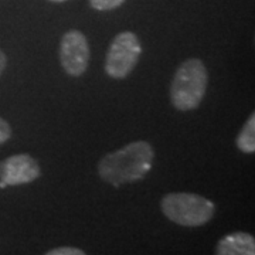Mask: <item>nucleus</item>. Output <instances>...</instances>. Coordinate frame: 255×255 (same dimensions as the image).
<instances>
[{
	"label": "nucleus",
	"instance_id": "obj_8",
	"mask_svg": "<svg viewBox=\"0 0 255 255\" xmlns=\"http://www.w3.org/2000/svg\"><path fill=\"white\" fill-rule=\"evenodd\" d=\"M238 150L247 155H253L255 152V115L254 112L248 117L244 127L241 128L236 140Z\"/></svg>",
	"mask_w": 255,
	"mask_h": 255
},
{
	"label": "nucleus",
	"instance_id": "obj_3",
	"mask_svg": "<svg viewBox=\"0 0 255 255\" xmlns=\"http://www.w3.org/2000/svg\"><path fill=\"white\" fill-rule=\"evenodd\" d=\"M164 217L182 227H201L216 214V204L196 193H169L160 201Z\"/></svg>",
	"mask_w": 255,
	"mask_h": 255
},
{
	"label": "nucleus",
	"instance_id": "obj_14",
	"mask_svg": "<svg viewBox=\"0 0 255 255\" xmlns=\"http://www.w3.org/2000/svg\"><path fill=\"white\" fill-rule=\"evenodd\" d=\"M51 3H64V1H67V0H50Z\"/></svg>",
	"mask_w": 255,
	"mask_h": 255
},
{
	"label": "nucleus",
	"instance_id": "obj_2",
	"mask_svg": "<svg viewBox=\"0 0 255 255\" xmlns=\"http://www.w3.org/2000/svg\"><path fill=\"white\" fill-rule=\"evenodd\" d=\"M209 74L200 58L191 57L176 70L170 84V102L182 112L199 108L207 91Z\"/></svg>",
	"mask_w": 255,
	"mask_h": 255
},
{
	"label": "nucleus",
	"instance_id": "obj_1",
	"mask_svg": "<svg viewBox=\"0 0 255 255\" xmlns=\"http://www.w3.org/2000/svg\"><path fill=\"white\" fill-rule=\"evenodd\" d=\"M155 162V150L146 140H137L105 155L98 162V174L105 183L119 187L145 179Z\"/></svg>",
	"mask_w": 255,
	"mask_h": 255
},
{
	"label": "nucleus",
	"instance_id": "obj_11",
	"mask_svg": "<svg viewBox=\"0 0 255 255\" xmlns=\"http://www.w3.org/2000/svg\"><path fill=\"white\" fill-rule=\"evenodd\" d=\"M11 137V127L10 124L0 117V145L6 143L7 140H10Z\"/></svg>",
	"mask_w": 255,
	"mask_h": 255
},
{
	"label": "nucleus",
	"instance_id": "obj_6",
	"mask_svg": "<svg viewBox=\"0 0 255 255\" xmlns=\"http://www.w3.org/2000/svg\"><path fill=\"white\" fill-rule=\"evenodd\" d=\"M41 176L40 164L31 155L20 153L0 162V180L7 186H21L37 180Z\"/></svg>",
	"mask_w": 255,
	"mask_h": 255
},
{
	"label": "nucleus",
	"instance_id": "obj_9",
	"mask_svg": "<svg viewBox=\"0 0 255 255\" xmlns=\"http://www.w3.org/2000/svg\"><path fill=\"white\" fill-rule=\"evenodd\" d=\"M125 0H90V6L97 11H111L121 7Z\"/></svg>",
	"mask_w": 255,
	"mask_h": 255
},
{
	"label": "nucleus",
	"instance_id": "obj_13",
	"mask_svg": "<svg viewBox=\"0 0 255 255\" xmlns=\"http://www.w3.org/2000/svg\"><path fill=\"white\" fill-rule=\"evenodd\" d=\"M6 187H7V184H6V183H4V182H1V180H0V189H6Z\"/></svg>",
	"mask_w": 255,
	"mask_h": 255
},
{
	"label": "nucleus",
	"instance_id": "obj_7",
	"mask_svg": "<svg viewBox=\"0 0 255 255\" xmlns=\"http://www.w3.org/2000/svg\"><path fill=\"white\" fill-rule=\"evenodd\" d=\"M217 255H254L255 240L251 234L236 231L220 240L216 246Z\"/></svg>",
	"mask_w": 255,
	"mask_h": 255
},
{
	"label": "nucleus",
	"instance_id": "obj_12",
	"mask_svg": "<svg viewBox=\"0 0 255 255\" xmlns=\"http://www.w3.org/2000/svg\"><path fill=\"white\" fill-rule=\"evenodd\" d=\"M6 67H7V57L0 50V77H1V74L4 73Z\"/></svg>",
	"mask_w": 255,
	"mask_h": 255
},
{
	"label": "nucleus",
	"instance_id": "obj_5",
	"mask_svg": "<svg viewBox=\"0 0 255 255\" xmlns=\"http://www.w3.org/2000/svg\"><path fill=\"white\" fill-rule=\"evenodd\" d=\"M60 61L71 77H81L90 64L88 40L80 30H68L60 43Z\"/></svg>",
	"mask_w": 255,
	"mask_h": 255
},
{
	"label": "nucleus",
	"instance_id": "obj_4",
	"mask_svg": "<svg viewBox=\"0 0 255 255\" xmlns=\"http://www.w3.org/2000/svg\"><path fill=\"white\" fill-rule=\"evenodd\" d=\"M142 54L139 37L122 31L112 38L105 57V73L112 80H124L135 70Z\"/></svg>",
	"mask_w": 255,
	"mask_h": 255
},
{
	"label": "nucleus",
	"instance_id": "obj_10",
	"mask_svg": "<svg viewBox=\"0 0 255 255\" xmlns=\"http://www.w3.org/2000/svg\"><path fill=\"white\" fill-rule=\"evenodd\" d=\"M47 255H85V251L75 247H57L47 251Z\"/></svg>",
	"mask_w": 255,
	"mask_h": 255
}]
</instances>
